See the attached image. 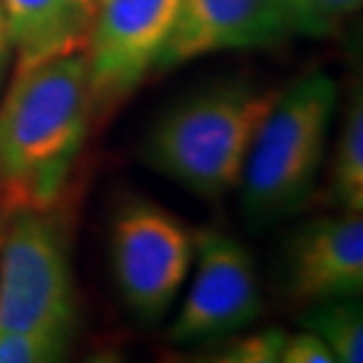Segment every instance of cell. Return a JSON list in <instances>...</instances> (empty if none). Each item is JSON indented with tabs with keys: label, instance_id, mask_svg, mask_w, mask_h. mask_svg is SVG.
<instances>
[{
	"label": "cell",
	"instance_id": "cell-1",
	"mask_svg": "<svg viewBox=\"0 0 363 363\" xmlns=\"http://www.w3.org/2000/svg\"><path fill=\"white\" fill-rule=\"evenodd\" d=\"M83 50L14 74L0 104V203L52 208L90 128Z\"/></svg>",
	"mask_w": 363,
	"mask_h": 363
},
{
	"label": "cell",
	"instance_id": "cell-2",
	"mask_svg": "<svg viewBox=\"0 0 363 363\" xmlns=\"http://www.w3.org/2000/svg\"><path fill=\"white\" fill-rule=\"evenodd\" d=\"M279 92L224 81L182 99L151 128L144 161L201 199H220L241 182L250 144Z\"/></svg>",
	"mask_w": 363,
	"mask_h": 363
},
{
	"label": "cell",
	"instance_id": "cell-3",
	"mask_svg": "<svg viewBox=\"0 0 363 363\" xmlns=\"http://www.w3.org/2000/svg\"><path fill=\"white\" fill-rule=\"evenodd\" d=\"M337 106V83L311 71L281 90L243 165V210L264 224L297 213L314 191Z\"/></svg>",
	"mask_w": 363,
	"mask_h": 363
},
{
	"label": "cell",
	"instance_id": "cell-4",
	"mask_svg": "<svg viewBox=\"0 0 363 363\" xmlns=\"http://www.w3.org/2000/svg\"><path fill=\"white\" fill-rule=\"evenodd\" d=\"M71 243L52 208L10 210L0 241V333L76 330Z\"/></svg>",
	"mask_w": 363,
	"mask_h": 363
},
{
	"label": "cell",
	"instance_id": "cell-5",
	"mask_svg": "<svg viewBox=\"0 0 363 363\" xmlns=\"http://www.w3.org/2000/svg\"><path fill=\"white\" fill-rule=\"evenodd\" d=\"M194 264V234L151 201H130L111 224V269L125 307L158 323L175 304Z\"/></svg>",
	"mask_w": 363,
	"mask_h": 363
},
{
	"label": "cell",
	"instance_id": "cell-6",
	"mask_svg": "<svg viewBox=\"0 0 363 363\" xmlns=\"http://www.w3.org/2000/svg\"><path fill=\"white\" fill-rule=\"evenodd\" d=\"M177 7L179 0H94L83 45L92 111L106 113L156 71Z\"/></svg>",
	"mask_w": 363,
	"mask_h": 363
},
{
	"label": "cell",
	"instance_id": "cell-7",
	"mask_svg": "<svg viewBox=\"0 0 363 363\" xmlns=\"http://www.w3.org/2000/svg\"><path fill=\"white\" fill-rule=\"evenodd\" d=\"M194 281L168 330L177 345H201L245 330L262 314L252 255L217 229L194 231Z\"/></svg>",
	"mask_w": 363,
	"mask_h": 363
},
{
	"label": "cell",
	"instance_id": "cell-8",
	"mask_svg": "<svg viewBox=\"0 0 363 363\" xmlns=\"http://www.w3.org/2000/svg\"><path fill=\"white\" fill-rule=\"evenodd\" d=\"M288 38L279 0H179L156 71L231 50H264Z\"/></svg>",
	"mask_w": 363,
	"mask_h": 363
},
{
	"label": "cell",
	"instance_id": "cell-9",
	"mask_svg": "<svg viewBox=\"0 0 363 363\" xmlns=\"http://www.w3.org/2000/svg\"><path fill=\"white\" fill-rule=\"evenodd\" d=\"M363 288V220L337 213L302 224L286 255V290L295 304L359 297Z\"/></svg>",
	"mask_w": 363,
	"mask_h": 363
},
{
	"label": "cell",
	"instance_id": "cell-10",
	"mask_svg": "<svg viewBox=\"0 0 363 363\" xmlns=\"http://www.w3.org/2000/svg\"><path fill=\"white\" fill-rule=\"evenodd\" d=\"M0 5L17 52L14 74L83 50L94 7L90 0H0Z\"/></svg>",
	"mask_w": 363,
	"mask_h": 363
},
{
	"label": "cell",
	"instance_id": "cell-11",
	"mask_svg": "<svg viewBox=\"0 0 363 363\" xmlns=\"http://www.w3.org/2000/svg\"><path fill=\"white\" fill-rule=\"evenodd\" d=\"M328 203L337 213L361 215L363 210V101L361 92L347 104L342 130H340L335 154L330 161Z\"/></svg>",
	"mask_w": 363,
	"mask_h": 363
},
{
	"label": "cell",
	"instance_id": "cell-12",
	"mask_svg": "<svg viewBox=\"0 0 363 363\" xmlns=\"http://www.w3.org/2000/svg\"><path fill=\"white\" fill-rule=\"evenodd\" d=\"M302 328L311 330L328 345L333 357L340 363L363 361V314L354 297H340L309 304L300 316Z\"/></svg>",
	"mask_w": 363,
	"mask_h": 363
},
{
	"label": "cell",
	"instance_id": "cell-13",
	"mask_svg": "<svg viewBox=\"0 0 363 363\" xmlns=\"http://www.w3.org/2000/svg\"><path fill=\"white\" fill-rule=\"evenodd\" d=\"M363 0H279L288 35L300 38H328L335 35Z\"/></svg>",
	"mask_w": 363,
	"mask_h": 363
},
{
	"label": "cell",
	"instance_id": "cell-14",
	"mask_svg": "<svg viewBox=\"0 0 363 363\" xmlns=\"http://www.w3.org/2000/svg\"><path fill=\"white\" fill-rule=\"evenodd\" d=\"M76 330L33 328L0 333V363H52L67 357Z\"/></svg>",
	"mask_w": 363,
	"mask_h": 363
},
{
	"label": "cell",
	"instance_id": "cell-15",
	"mask_svg": "<svg viewBox=\"0 0 363 363\" xmlns=\"http://www.w3.org/2000/svg\"><path fill=\"white\" fill-rule=\"evenodd\" d=\"M288 333L281 328H264L248 335H227L213 340L203 350V361L220 363H279Z\"/></svg>",
	"mask_w": 363,
	"mask_h": 363
},
{
	"label": "cell",
	"instance_id": "cell-16",
	"mask_svg": "<svg viewBox=\"0 0 363 363\" xmlns=\"http://www.w3.org/2000/svg\"><path fill=\"white\" fill-rule=\"evenodd\" d=\"M281 363H335V357L321 337L304 328L302 333L286 337Z\"/></svg>",
	"mask_w": 363,
	"mask_h": 363
},
{
	"label": "cell",
	"instance_id": "cell-17",
	"mask_svg": "<svg viewBox=\"0 0 363 363\" xmlns=\"http://www.w3.org/2000/svg\"><path fill=\"white\" fill-rule=\"evenodd\" d=\"M10 55H12V40H10V31H7L3 5H0V74H3L7 62H10Z\"/></svg>",
	"mask_w": 363,
	"mask_h": 363
},
{
	"label": "cell",
	"instance_id": "cell-18",
	"mask_svg": "<svg viewBox=\"0 0 363 363\" xmlns=\"http://www.w3.org/2000/svg\"><path fill=\"white\" fill-rule=\"evenodd\" d=\"M7 217H10V208L0 203V241H3V234H5V224H7Z\"/></svg>",
	"mask_w": 363,
	"mask_h": 363
},
{
	"label": "cell",
	"instance_id": "cell-19",
	"mask_svg": "<svg viewBox=\"0 0 363 363\" xmlns=\"http://www.w3.org/2000/svg\"><path fill=\"white\" fill-rule=\"evenodd\" d=\"M90 3H92V5H94V0H90Z\"/></svg>",
	"mask_w": 363,
	"mask_h": 363
}]
</instances>
